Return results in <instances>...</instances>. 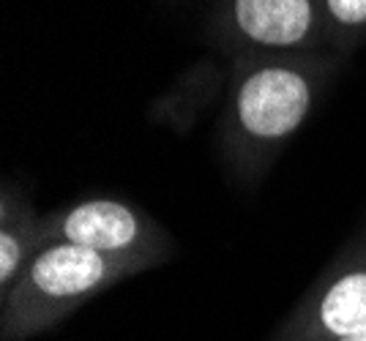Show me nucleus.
Listing matches in <instances>:
<instances>
[{"mask_svg":"<svg viewBox=\"0 0 366 341\" xmlns=\"http://www.w3.org/2000/svg\"><path fill=\"white\" fill-rule=\"evenodd\" d=\"M134 265L102 257L74 243H46L0 295V341H28L61 325L96 295L137 276Z\"/></svg>","mask_w":366,"mask_h":341,"instance_id":"nucleus-2","label":"nucleus"},{"mask_svg":"<svg viewBox=\"0 0 366 341\" xmlns=\"http://www.w3.org/2000/svg\"><path fill=\"white\" fill-rule=\"evenodd\" d=\"M41 218L22 191L3 186L0 194V295H6L31 260L46 246Z\"/></svg>","mask_w":366,"mask_h":341,"instance_id":"nucleus-6","label":"nucleus"},{"mask_svg":"<svg viewBox=\"0 0 366 341\" xmlns=\"http://www.w3.org/2000/svg\"><path fill=\"white\" fill-rule=\"evenodd\" d=\"M325 63L274 58L238 77L224 115V148L238 172L257 175L306 123L325 82Z\"/></svg>","mask_w":366,"mask_h":341,"instance_id":"nucleus-1","label":"nucleus"},{"mask_svg":"<svg viewBox=\"0 0 366 341\" xmlns=\"http://www.w3.org/2000/svg\"><path fill=\"white\" fill-rule=\"evenodd\" d=\"M358 330H366V235L309 287L274 341H339Z\"/></svg>","mask_w":366,"mask_h":341,"instance_id":"nucleus-4","label":"nucleus"},{"mask_svg":"<svg viewBox=\"0 0 366 341\" xmlns=\"http://www.w3.org/2000/svg\"><path fill=\"white\" fill-rule=\"evenodd\" d=\"M328 36L339 47H350L366 36V0H320Z\"/></svg>","mask_w":366,"mask_h":341,"instance_id":"nucleus-7","label":"nucleus"},{"mask_svg":"<svg viewBox=\"0 0 366 341\" xmlns=\"http://www.w3.org/2000/svg\"><path fill=\"white\" fill-rule=\"evenodd\" d=\"M339 341H366V330H358V333H352V336H345V339Z\"/></svg>","mask_w":366,"mask_h":341,"instance_id":"nucleus-8","label":"nucleus"},{"mask_svg":"<svg viewBox=\"0 0 366 341\" xmlns=\"http://www.w3.org/2000/svg\"><path fill=\"white\" fill-rule=\"evenodd\" d=\"M229 22L244 44L268 52L309 49L328 36L317 0H232Z\"/></svg>","mask_w":366,"mask_h":341,"instance_id":"nucleus-5","label":"nucleus"},{"mask_svg":"<svg viewBox=\"0 0 366 341\" xmlns=\"http://www.w3.org/2000/svg\"><path fill=\"white\" fill-rule=\"evenodd\" d=\"M44 243H74L134 265L139 273L172 257L169 233L137 205L112 197L79 200L41 218Z\"/></svg>","mask_w":366,"mask_h":341,"instance_id":"nucleus-3","label":"nucleus"}]
</instances>
